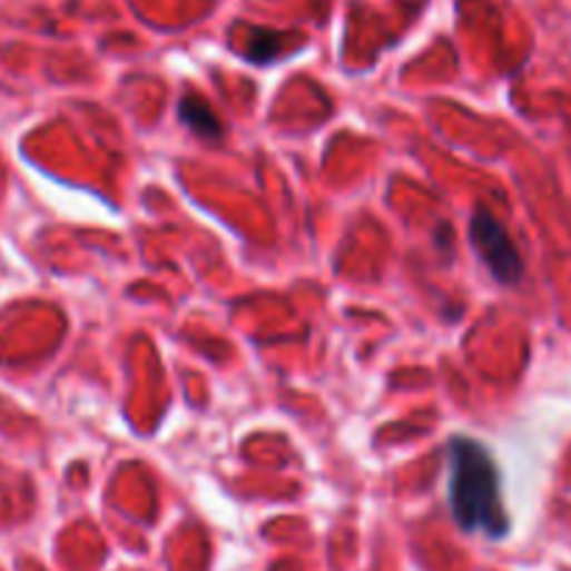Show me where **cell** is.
Listing matches in <instances>:
<instances>
[{
	"label": "cell",
	"instance_id": "1",
	"mask_svg": "<svg viewBox=\"0 0 571 571\" xmlns=\"http://www.w3.org/2000/svg\"><path fill=\"white\" fill-rule=\"evenodd\" d=\"M449 508L465 532L504 538L510 519L502 502V480L491 452L474 437L449 443Z\"/></svg>",
	"mask_w": 571,
	"mask_h": 571
},
{
	"label": "cell",
	"instance_id": "2",
	"mask_svg": "<svg viewBox=\"0 0 571 571\" xmlns=\"http://www.w3.org/2000/svg\"><path fill=\"white\" fill-rule=\"evenodd\" d=\"M471 246L480 254L493 279L502 282V285H515L524 276L519 248L513 246L504 226L485 209H476L474 218H471Z\"/></svg>",
	"mask_w": 571,
	"mask_h": 571
},
{
	"label": "cell",
	"instance_id": "3",
	"mask_svg": "<svg viewBox=\"0 0 571 571\" xmlns=\"http://www.w3.org/2000/svg\"><path fill=\"white\" fill-rule=\"evenodd\" d=\"M179 115L198 137H204V140H220V135H224V126H220L218 115L213 112V107H209L204 98L198 96L181 98Z\"/></svg>",
	"mask_w": 571,
	"mask_h": 571
},
{
	"label": "cell",
	"instance_id": "4",
	"mask_svg": "<svg viewBox=\"0 0 571 571\" xmlns=\"http://www.w3.org/2000/svg\"><path fill=\"white\" fill-rule=\"evenodd\" d=\"M287 48V37L276 35V31H265V29H254L248 31V42H246V59H252L254 65H268L274 62L279 53H285Z\"/></svg>",
	"mask_w": 571,
	"mask_h": 571
}]
</instances>
